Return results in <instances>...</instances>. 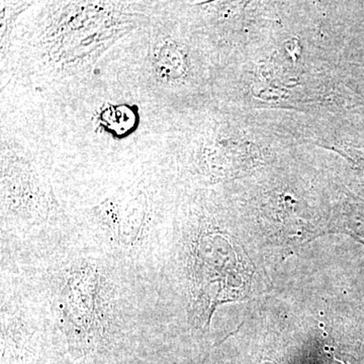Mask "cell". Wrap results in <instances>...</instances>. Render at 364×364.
<instances>
[{
    "label": "cell",
    "mask_w": 364,
    "mask_h": 364,
    "mask_svg": "<svg viewBox=\"0 0 364 364\" xmlns=\"http://www.w3.org/2000/svg\"><path fill=\"white\" fill-rule=\"evenodd\" d=\"M253 269L241 247L226 237H208L198 249L196 282L208 308L236 301L250 289Z\"/></svg>",
    "instance_id": "1"
}]
</instances>
